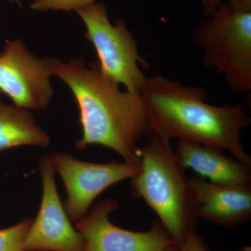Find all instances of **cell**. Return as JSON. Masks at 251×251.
<instances>
[{
	"label": "cell",
	"mask_w": 251,
	"mask_h": 251,
	"mask_svg": "<svg viewBox=\"0 0 251 251\" xmlns=\"http://www.w3.org/2000/svg\"><path fill=\"white\" fill-rule=\"evenodd\" d=\"M48 63L51 75L64 81L76 100L82 136L75 149L100 145L126 162L140 164L138 144L150 133L140 94L120 90V84L102 71L99 62L86 67L82 58L62 63L48 57Z\"/></svg>",
	"instance_id": "cell-1"
},
{
	"label": "cell",
	"mask_w": 251,
	"mask_h": 251,
	"mask_svg": "<svg viewBox=\"0 0 251 251\" xmlns=\"http://www.w3.org/2000/svg\"><path fill=\"white\" fill-rule=\"evenodd\" d=\"M32 222L31 219H23L14 226L0 229V251H23Z\"/></svg>",
	"instance_id": "cell-13"
},
{
	"label": "cell",
	"mask_w": 251,
	"mask_h": 251,
	"mask_svg": "<svg viewBox=\"0 0 251 251\" xmlns=\"http://www.w3.org/2000/svg\"><path fill=\"white\" fill-rule=\"evenodd\" d=\"M0 54H1V52H0Z\"/></svg>",
	"instance_id": "cell-20"
},
{
	"label": "cell",
	"mask_w": 251,
	"mask_h": 251,
	"mask_svg": "<svg viewBox=\"0 0 251 251\" xmlns=\"http://www.w3.org/2000/svg\"><path fill=\"white\" fill-rule=\"evenodd\" d=\"M197 217L225 227H236L251 218V185L217 184L193 176Z\"/></svg>",
	"instance_id": "cell-10"
},
{
	"label": "cell",
	"mask_w": 251,
	"mask_h": 251,
	"mask_svg": "<svg viewBox=\"0 0 251 251\" xmlns=\"http://www.w3.org/2000/svg\"><path fill=\"white\" fill-rule=\"evenodd\" d=\"M240 251H251V248L250 247H246L243 248Z\"/></svg>",
	"instance_id": "cell-19"
},
{
	"label": "cell",
	"mask_w": 251,
	"mask_h": 251,
	"mask_svg": "<svg viewBox=\"0 0 251 251\" xmlns=\"http://www.w3.org/2000/svg\"><path fill=\"white\" fill-rule=\"evenodd\" d=\"M49 144V135L29 110L0 99V151L20 146L46 148Z\"/></svg>",
	"instance_id": "cell-12"
},
{
	"label": "cell",
	"mask_w": 251,
	"mask_h": 251,
	"mask_svg": "<svg viewBox=\"0 0 251 251\" xmlns=\"http://www.w3.org/2000/svg\"><path fill=\"white\" fill-rule=\"evenodd\" d=\"M48 57L39 59L21 41H6L0 54V92L27 110L45 109L53 96Z\"/></svg>",
	"instance_id": "cell-8"
},
{
	"label": "cell",
	"mask_w": 251,
	"mask_h": 251,
	"mask_svg": "<svg viewBox=\"0 0 251 251\" xmlns=\"http://www.w3.org/2000/svg\"><path fill=\"white\" fill-rule=\"evenodd\" d=\"M39 164L42 197L23 251H84V238L72 226L59 198L54 179L55 171L50 155L41 156Z\"/></svg>",
	"instance_id": "cell-9"
},
{
	"label": "cell",
	"mask_w": 251,
	"mask_h": 251,
	"mask_svg": "<svg viewBox=\"0 0 251 251\" xmlns=\"http://www.w3.org/2000/svg\"><path fill=\"white\" fill-rule=\"evenodd\" d=\"M140 169L131 178L130 192L141 198L179 247L196 231V192L170 142L150 133L140 147Z\"/></svg>",
	"instance_id": "cell-3"
},
{
	"label": "cell",
	"mask_w": 251,
	"mask_h": 251,
	"mask_svg": "<svg viewBox=\"0 0 251 251\" xmlns=\"http://www.w3.org/2000/svg\"><path fill=\"white\" fill-rule=\"evenodd\" d=\"M179 251H209V248L195 231L186 237L180 246Z\"/></svg>",
	"instance_id": "cell-15"
},
{
	"label": "cell",
	"mask_w": 251,
	"mask_h": 251,
	"mask_svg": "<svg viewBox=\"0 0 251 251\" xmlns=\"http://www.w3.org/2000/svg\"><path fill=\"white\" fill-rule=\"evenodd\" d=\"M231 9L240 12H251V0H226Z\"/></svg>",
	"instance_id": "cell-17"
},
{
	"label": "cell",
	"mask_w": 251,
	"mask_h": 251,
	"mask_svg": "<svg viewBox=\"0 0 251 251\" xmlns=\"http://www.w3.org/2000/svg\"><path fill=\"white\" fill-rule=\"evenodd\" d=\"M50 157L67 191L64 209L71 221L75 223L87 215L91 204L100 193L120 181L131 179L140 169L137 163H92L67 153H53Z\"/></svg>",
	"instance_id": "cell-6"
},
{
	"label": "cell",
	"mask_w": 251,
	"mask_h": 251,
	"mask_svg": "<svg viewBox=\"0 0 251 251\" xmlns=\"http://www.w3.org/2000/svg\"><path fill=\"white\" fill-rule=\"evenodd\" d=\"M184 169L217 184L251 185V166L226 156L223 150L179 140L176 150Z\"/></svg>",
	"instance_id": "cell-11"
},
{
	"label": "cell",
	"mask_w": 251,
	"mask_h": 251,
	"mask_svg": "<svg viewBox=\"0 0 251 251\" xmlns=\"http://www.w3.org/2000/svg\"><path fill=\"white\" fill-rule=\"evenodd\" d=\"M193 42L202 51L207 69L224 77L239 94L251 91V12L231 9L226 2L193 29Z\"/></svg>",
	"instance_id": "cell-4"
},
{
	"label": "cell",
	"mask_w": 251,
	"mask_h": 251,
	"mask_svg": "<svg viewBox=\"0 0 251 251\" xmlns=\"http://www.w3.org/2000/svg\"><path fill=\"white\" fill-rule=\"evenodd\" d=\"M96 0H33L29 5L36 11H63L70 12L94 4Z\"/></svg>",
	"instance_id": "cell-14"
},
{
	"label": "cell",
	"mask_w": 251,
	"mask_h": 251,
	"mask_svg": "<svg viewBox=\"0 0 251 251\" xmlns=\"http://www.w3.org/2000/svg\"><path fill=\"white\" fill-rule=\"evenodd\" d=\"M118 207L116 200L108 198L75 223V228L85 240L84 251H179L159 221H155L145 232L128 230L112 224L110 215Z\"/></svg>",
	"instance_id": "cell-7"
},
{
	"label": "cell",
	"mask_w": 251,
	"mask_h": 251,
	"mask_svg": "<svg viewBox=\"0 0 251 251\" xmlns=\"http://www.w3.org/2000/svg\"><path fill=\"white\" fill-rule=\"evenodd\" d=\"M85 24L86 39L97 52L100 69L131 93L140 94L146 76L140 65L148 67L140 56L133 34L122 19L112 25L103 3H94L75 11Z\"/></svg>",
	"instance_id": "cell-5"
},
{
	"label": "cell",
	"mask_w": 251,
	"mask_h": 251,
	"mask_svg": "<svg viewBox=\"0 0 251 251\" xmlns=\"http://www.w3.org/2000/svg\"><path fill=\"white\" fill-rule=\"evenodd\" d=\"M9 1H11V3H14V4L17 5L18 7H22L23 4L21 0H9Z\"/></svg>",
	"instance_id": "cell-18"
},
{
	"label": "cell",
	"mask_w": 251,
	"mask_h": 251,
	"mask_svg": "<svg viewBox=\"0 0 251 251\" xmlns=\"http://www.w3.org/2000/svg\"><path fill=\"white\" fill-rule=\"evenodd\" d=\"M140 94L150 133L170 143L176 138L227 150L236 160L251 166L242 139L251 120L242 104L211 105L206 103L202 87L185 86L160 74L146 77Z\"/></svg>",
	"instance_id": "cell-2"
},
{
	"label": "cell",
	"mask_w": 251,
	"mask_h": 251,
	"mask_svg": "<svg viewBox=\"0 0 251 251\" xmlns=\"http://www.w3.org/2000/svg\"><path fill=\"white\" fill-rule=\"evenodd\" d=\"M202 7L204 17L211 16L219 9L226 0H196Z\"/></svg>",
	"instance_id": "cell-16"
}]
</instances>
